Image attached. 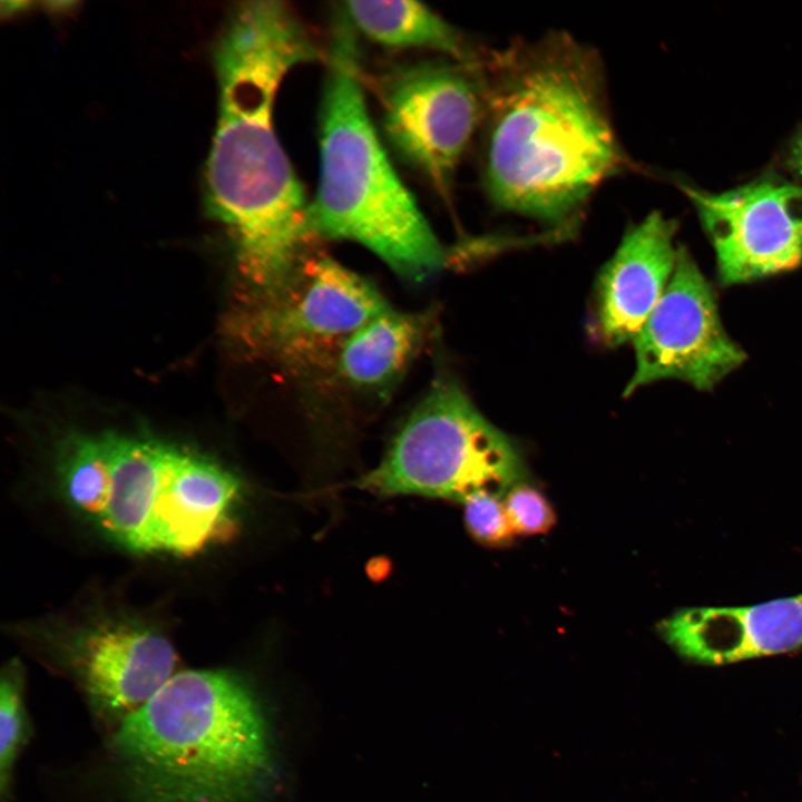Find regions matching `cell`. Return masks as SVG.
Wrapping results in <instances>:
<instances>
[{"mask_svg":"<svg viewBox=\"0 0 802 802\" xmlns=\"http://www.w3.org/2000/svg\"><path fill=\"white\" fill-rule=\"evenodd\" d=\"M218 111L205 167L208 214L232 237L255 293L306 257L314 237L303 187L273 127L277 89L294 67L324 56L284 1L237 2L216 38Z\"/></svg>","mask_w":802,"mask_h":802,"instance_id":"6da1fadb","label":"cell"},{"mask_svg":"<svg viewBox=\"0 0 802 802\" xmlns=\"http://www.w3.org/2000/svg\"><path fill=\"white\" fill-rule=\"evenodd\" d=\"M481 77L491 202L569 228L624 164L597 53L552 33L483 57Z\"/></svg>","mask_w":802,"mask_h":802,"instance_id":"7a4b0ae2","label":"cell"},{"mask_svg":"<svg viewBox=\"0 0 802 802\" xmlns=\"http://www.w3.org/2000/svg\"><path fill=\"white\" fill-rule=\"evenodd\" d=\"M128 802H248L268 769L248 686L224 669L176 673L110 739Z\"/></svg>","mask_w":802,"mask_h":802,"instance_id":"3957f363","label":"cell"},{"mask_svg":"<svg viewBox=\"0 0 802 802\" xmlns=\"http://www.w3.org/2000/svg\"><path fill=\"white\" fill-rule=\"evenodd\" d=\"M359 53L355 29L340 10L325 56L311 231L314 237L359 243L400 276L419 282L444 265L446 251L375 133Z\"/></svg>","mask_w":802,"mask_h":802,"instance_id":"277c9868","label":"cell"},{"mask_svg":"<svg viewBox=\"0 0 802 802\" xmlns=\"http://www.w3.org/2000/svg\"><path fill=\"white\" fill-rule=\"evenodd\" d=\"M528 472L518 448L452 380L437 379L361 487L381 496L419 495L464 502L505 497Z\"/></svg>","mask_w":802,"mask_h":802,"instance_id":"5b68a950","label":"cell"},{"mask_svg":"<svg viewBox=\"0 0 802 802\" xmlns=\"http://www.w3.org/2000/svg\"><path fill=\"white\" fill-rule=\"evenodd\" d=\"M254 295L235 329L251 350L285 363L314 356L389 309L371 283L327 256L305 257Z\"/></svg>","mask_w":802,"mask_h":802,"instance_id":"8992f818","label":"cell"},{"mask_svg":"<svg viewBox=\"0 0 802 802\" xmlns=\"http://www.w3.org/2000/svg\"><path fill=\"white\" fill-rule=\"evenodd\" d=\"M481 63L441 58L394 67L379 79L382 125L400 156L442 194L483 118Z\"/></svg>","mask_w":802,"mask_h":802,"instance_id":"52a82bcc","label":"cell"},{"mask_svg":"<svg viewBox=\"0 0 802 802\" xmlns=\"http://www.w3.org/2000/svg\"><path fill=\"white\" fill-rule=\"evenodd\" d=\"M636 366L624 390L675 379L710 391L746 359L728 336L714 293L684 247L662 297L633 340Z\"/></svg>","mask_w":802,"mask_h":802,"instance_id":"ba28073f","label":"cell"},{"mask_svg":"<svg viewBox=\"0 0 802 802\" xmlns=\"http://www.w3.org/2000/svg\"><path fill=\"white\" fill-rule=\"evenodd\" d=\"M713 243L718 276L734 285L802 262V186L759 180L723 193L682 186Z\"/></svg>","mask_w":802,"mask_h":802,"instance_id":"9c48e42d","label":"cell"},{"mask_svg":"<svg viewBox=\"0 0 802 802\" xmlns=\"http://www.w3.org/2000/svg\"><path fill=\"white\" fill-rule=\"evenodd\" d=\"M238 492L222 466L172 446L153 496L147 552L187 557L225 541Z\"/></svg>","mask_w":802,"mask_h":802,"instance_id":"30bf717a","label":"cell"},{"mask_svg":"<svg viewBox=\"0 0 802 802\" xmlns=\"http://www.w3.org/2000/svg\"><path fill=\"white\" fill-rule=\"evenodd\" d=\"M68 654L91 702L120 720L154 697L175 675L170 643L129 623H101L79 630Z\"/></svg>","mask_w":802,"mask_h":802,"instance_id":"8fae6325","label":"cell"},{"mask_svg":"<svg viewBox=\"0 0 802 802\" xmlns=\"http://www.w3.org/2000/svg\"><path fill=\"white\" fill-rule=\"evenodd\" d=\"M686 659L724 665L802 648V593L740 607H688L658 624Z\"/></svg>","mask_w":802,"mask_h":802,"instance_id":"7c38bea8","label":"cell"},{"mask_svg":"<svg viewBox=\"0 0 802 802\" xmlns=\"http://www.w3.org/2000/svg\"><path fill=\"white\" fill-rule=\"evenodd\" d=\"M676 225L649 213L626 231L599 272L595 306L599 338L608 346L633 341L662 297L675 268Z\"/></svg>","mask_w":802,"mask_h":802,"instance_id":"4fadbf2b","label":"cell"},{"mask_svg":"<svg viewBox=\"0 0 802 802\" xmlns=\"http://www.w3.org/2000/svg\"><path fill=\"white\" fill-rule=\"evenodd\" d=\"M104 438L110 485L105 512L97 524L126 548L146 552L151 493L170 446L115 433H106Z\"/></svg>","mask_w":802,"mask_h":802,"instance_id":"5bb4252c","label":"cell"},{"mask_svg":"<svg viewBox=\"0 0 802 802\" xmlns=\"http://www.w3.org/2000/svg\"><path fill=\"white\" fill-rule=\"evenodd\" d=\"M429 320L390 307L341 342L339 372L358 388H382L408 365L422 344Z\"/></svg>","mask_w":802,"mask_h":802,"instance_id":"9a60e30c","label":"cell"},{"mask_svg":"<svg viewBox=\"0 0 802 802\" xmlns=\"http://www.w3.org/2000/svg\"><path fill=\"white\" fill-rule=\"evenodd\" d=\"M341 10L355 30L383 46L434 50L467 65L482 60L457 29L420 2L349 1Z\"/></svg>","mask_w":802,"mask_h":802,"instance_id":"2e32d148","label":"cell"},{"mask_svg":"<svg viewBox=\"0 0 802 802\" xmlns=\"http://www.w3.org/2000/svg\"><path fill=\"white\" fill-rule=\"evenodd\" d=\"M57 467L68 499L98 522L107 506L110 485L104 434L65 438L59 447Z\"/></svg>","mask_w":802,"mask_h":802,"instance_id":"e0dca14e","label":"cell"},{"mask_svg":"<svg viewBox=\"0 0 802 802\" xmlns=\"http://www.w3.org/2000/svg\"><path fill=\"white\" fill-rule=\"evenodd\" d=\"M23 667L12 659L3 667L0 682V793H10L16 761L29 735L23 700Z\"/></svg>","mask_w":802,"mask_h":802,"instance_id":"ac0fdd59","label":"cell"},{"mask_svg":"<svg viewBox=\"0 0 802 802\" xmlns=\"http://www.w3.org/2000/svg\"><path fill=\"white\" fill-rule=\"evenodd\" d=\"M503 505L516 536L544 535L556 524V514L550 501L528 481L512 487L503 497Z\"/></svg>","mask_w":802,"mask_h":802,"instance_id":"d6986e66","label":"cell"},{"mask_svg":"<svg viewBox=\"0 0 802 802\" xmlns=\"http://www.w3.org/2000/svg\"><path fill=\"white\" fill-rule=\"evenodd\" d=\"M463 505L466 527L477 542L490 548H503L514 542L516 535L509 524L502 497L480 493Z\"/></svg>","mask_w":802,"mask_h":802,"instance_id":"ffe728a7","label":"cell"},{"mask_svg":"<svg viewBox=\"0 0 802 802\" xmlns=\"http://www.w3.org/2000/svg\"><path fill=\"white\" fill-rule=\"evenodd\" d=\"M789 164L792 170L802 178V129L796 135L789 156Z\"/></svg>","mask_w":802,"mask_h":802,"instance_id":"44dd1931","label":"cell"}]
</instances>
